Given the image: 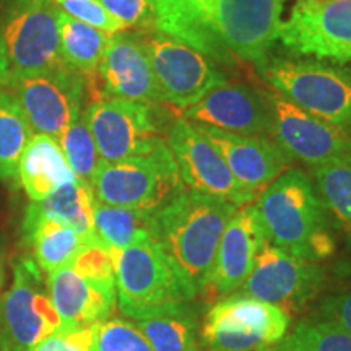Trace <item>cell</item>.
<instances>
[{
  "mask_svg": "<svg viewBox=\"0 0 351 351\" xmlns=\"http://www.w3.org/2000/svg\"><path fill=\"white\" fill-rule=\"evenodd\" d=\"M56 5L69 16L86 23L99 32L111 34L125 32V26L114 19L98 0H54Z\"/></svg>",
  "mask_w": 351,
  "mask_h": 351,
  "instance_id": "obj_33",
  "label": "cell"
},
{
  "mask_svg": "<svg viewBox=\"0 0 351 351\" xmlns=\"http://www.w3.org/2000/svg\"><path fill=\"white\" fill-rule=\"evenodd\" d=\"M34 134L57 138L83 114L86 77L60 67L33 73H12L8 83Z\"/></svg>",
  "mask_w": 351,
  "mask_h": 351,
  "instance_id": "obj_11",
  "label": "cell"
},
{
  "mask_svg": "<svg viewBox=\"0 0 351 351\" xmlns=\"http://www.w3.org/2000/svg\"><path fill=\"white\" fill-rule=\"evenodd\" d=\"M262 75L271 90L351 135V73L313 60H267Z\"/></svg>",
  "mask_w": 351,
  "mask_h": 351,
  "instance_id": "obj_6",
  "label": "cell"
},
{
  "mask_svg": "<svg viewBox=\"0 0 351 351\" xmlns=\"http://www.w3.org/2000/svg\"><path fill=\"white\" fill-rule=\"evenodd\" d=\"M33 351H96V326L59 328L39 341Z\"/></svg>",
  "mask_w": 351,
  "mask_h": 351,
  "instance_id": "obj_35",
  "label": "cell"
},
{
  "mask_svg": "<svg viewBox=\"0 0 351 351\" xmlns=\"http://www.w3.org/2000/svg\"><path fill=\"white\" fill-rule=\"evenodd\" d=\"M57 142L75 178L90 184L101 156L83 114L57 137Z\"/></svg>",
  "mask_w": 351,
  "mask_h": 351,
  "instance_id": "obj_31",
  "label": "cell"
},
{
  "mask_svg": "<svg viewBox=\"0 0 351 351\" xmlns=\"http://www.w3.org/2000/svg\"><path fill=\"white\" fill-rule=\"evenodd\" d=\"M271 111V138L291 160L311 168L351 163V135L298 108L278 91L265 93Z\"/></svg>",
  "mask_w": 351,
  "mask_h": 351,
  "instance_id": "obj_13",
  "label": "cell"
},
{
  "mask_svg": "<svg viewBox=\"0 0 351 351\" xmlns=\"http://www.w3.org/2000/svg\"><path fill=\"white\" fill-rule=\"evenodd\" d=\"M156 212L114 207V205L101 204L95 199L93 239L116 251L155 243L158 241Z\"/></svg>",
  "mask_w": 351,
  "mask_h": 351,
  "instance_id": "obj_25",
  "label": "cell"
},
{
  "mask_svg": "<svg viewBox=\"0 0 351 351\" xmlns=\"http://www.w3.org/2000/svg\"><path fill=\"white\" fill-rule=\"evenodd\" d=\"M265 351H351V332L324 317L307 319Z\"/></svg>",
  "mask_w": 351,
  "mask_h": 351,
  "instance_id": "obj_29",
  "label": "cell"
},
{
  "mask_svg": "<svg viewBox=\"0 0 351 351\" xmlns=\"http://www.w3.org/2000/svg\"><path fill=\"white\" fill-rule=\"evenodd\" d=\"M59 13L54 0H0V34L12 73L60 67Z\"/></svg>",
  "mask_w": 351,
  "mask_h": 351,
  "instance_id": "obj_8",
  "label": "cell"
},
{
  "mask_svg": "<svg viewBox=\"0 0 351 351\" xmlns=\"http://www.w3.org/2000/svg\"><path fill=\"white\" fill-rule=\"evenodd\" d=\"M111 256L116 271L117 306L127 319L197 296L158 241L121 251L111 249Z\"/></svg>",
  "mask_w": 351,
  "mask_h": 351,
  "instance_id": "obj_5",
  "label": "cell"
},
{
  "mask_svg": "<svg viewBox=\"0 0 351 351\" xmlns=\"http://www.w3.org/2000/svg\"><path fill=\"white\" fill-rule=\"evenodd\" d=\"M269 243L256 205H244L232 215L215 252L204 293L226 298L236 293L251 275L258 252Z\"/></svg>",
  "mask_w": 351,
  "mask_h": 351,
  "instance_id": "obj_17",
  "label": "cell"
},
{
  "mask_svg": "<svg viewBox=\"0 0 351 351\" xmlns=\"http://www.w3.org/2000/svg\"><path fill=\"white\" fill-rule=\"evenodd\" d=\"M324 283L326 271L317 262L300 258L267 243L258 252L251 275L232 295L269 302L288 314L317 296Z\"/></svg>",
  "mask_w": 351,
  "mask_h": 351,
  "instance_id": "obj_15",
  "label": "cell"
},
{
  "mask_svg": "<svg viewBox=\"0 0 351 351\" xmlns=\"http://www.w3.org/2000/svg\"><path fill=\"white\" fill-rule=\"evenodd\" d=\"M90 186L101 204L153 212L184 191L181 174L166 140L147 155L119 161L99 160Z\"/></svg>",
  "mask_w": 351,
  "mask_h": 351,
  "instance_id": "obj_4",
  "label": "cell"
},
{
  "mask_svg": "<svg viewBox=\"0 0 351 351\" xmlns=\"http://www.w3.org/2000/svg\"><path fill=\"white\" fill-rule=\"evenodd\" d=\"M96 351H153L132 320L109 317L96 326Z\"/></svg>",
  "mask_w": 351,
  "mask_h": 351,
  "instance_id": "obj_32",
  "label": "cell"
},
{
  "mask_svg": "<svg viewBox=\"0 0 351 351\" xmlns=\"http://www.w3.org/2000/svg\"><path fill=\"white\" fill-rule=\"evenodd\" d=\"M256 208L270 244L311 262L333 254L327 212L313 181L302 171L287 169L262 189Z\"/></svg>",
  "mask_w": 351,
  "mask_h": 351,
  "instance_id": "obj_3",
  "label": "cell"
},
{
  "mask_svg": "<svg viewBox=\"0 0 351 351\" xmlns=\"http://www.w3.org/2000/svg\"><path fill=\"white\" fill-rule=\"evenodd\" d=\"M83 119L104 161L147 155L165 140L150 103L99 98L88 104Z\"/></svg>",
  "mask_w": 351,
  "mask_h": 351,
  "instance_id": "obj_14",
  "label": "cell"
},
{
  "mask_svg": "<svg viewBox=\"0 0 351 351\" xmlns=\"http://www.w3.org/2000/svg\"><path fill=\"white\" fill-rule=\"evenodd\" d=\"M93 189L85 181H73L57 189L41 202H32L28 212L72 226L88 243L93 241Z\"/></svg>",
  "mask_w": 351,
  "mask_h": 351,
  "instance_id": "obj_26",
  "label": "cell"
},
{
  "mask_svg": "<svg viewBox=\"0 0 351 351\" xmlns=\"http://www.w3.org/2000/svg\"><path fill=\"white\" fill-rule=\"evenodd\" d=\"M192 124L241 135L271 137V111L265 95L245 83H225L182 112Z\"/></svg>",
  "mask_w": 351,
  "mask_h": 351,
  "instance_id": "obj_19",
  "label": "cell"
},
{
  "mask_svg": "<svg viewBox=\"0 0 351 351\" xmlns=\"http://www.w3.org/2000/svg\"><path fill=\"white\" fill-rule=\"evenodd\" d=\"M155 29L178 38L217 65L262 70L278 39L287 0H150Z\"/></svg>",
  "mask_w": 351,
  "mask_h": 351,
  "instance_id": "obj_1",
  "label": "cell"
},
{
  "mask_svg": "<svg viewBox=\"0 0 351 351\" xmlns=\"http://www.w3.org/2000/svg\"><path fill=\"white\" fill-rule=\"evenodd\" d=\"M21 187L32 202H41L57 189L75 179L57 138L33 134L26 143L19 163Z\"/></svg>",
  "mask_w": 351,
  "mask_h": 351,
  "instance_id": "obj_22",
  "label": "cell"
},
{
  "mask_svg": "<svg viewBox=\"0 0 351 351\" xmlns=\"http://www.w3.org/2000/svg\"><path fill=\"white\" fill-rule=\"evenodd\" d=\"M46 285L60 328L98 326L117 306L116 288L86 278L72 265L47 274Z\"/></svg>",
  "mask_w": 351,
  "mask_h": 351,
  "instance_id": "obj_21",
  "label": "cell"
},
{
  "mask_svg": "<svg viewBox=\"0 0 351 351\" xmlns=\"http://www.w3.org/2000/svg\"><path fill=\"white\" fill-rule=\"evenodd\" d=\"M238 208L184 189L156 212L158 244L195 295L204 293L219 239Z\"/></svg>",
  "mask_w": 351,
  "mask_h": 351,
  "instance_id": "obj_2",
  "label": "cell"
},
{
  "mask_svg": "<svg viewBox=\"0 0 351 351\" xmlns=\"http://www.w3.org/2000/svg\"><path fill=\"white\" fill-rule=\"evenodd\" d=\"M313 173L324 208L351 241V163L322 166Z\"/></svg>",
  "mask_w": 351,
  "mask_h": 351,
  "instance_id": "obj_30",
  "label": "cell"
},
{
  "mask_svg": "<svg viewBox=\"0 0 351 351\" xmlns=\"http://www.w3.org/2000/svg\"><path fill=\"white\" fill-rule=\"evenodd\" d=\"M168 142L184 186L199 194L230 202L236 207L251 204L256 192L232 176L217 148L192 122L181 117L171 124Z\"/></svg>",
  "mask_w": 351,
  "mask_h": 351,
  "instance_id": "obj_16",
  "label": "cell"
},
{
  "mask_svg": "<svg viewBox=\"0 0 351 351\" xmlns=\"http://www.w3.org/2000/svg\"><path fill=\"white\" fill-rule=\"evenodd\" d=\"M34 134L20 101L0 88V179L19 178V163L26 143Z\"/></svg>",
  "mask_w": 351,
  "mask_h": 351,
  "instance_id": "obj_28",
  "label": "cell"
},
{
  "mask_svg": "<svg viewBox=\"0 0 351 351\" xmlns=\"http://www.w3.org/2000/svg\"><path fill=\"white\" fill-rule=\"evenodd\" d=\"M153 351H197L199 320L189 301L174 302L132 319Z\"/></svg>",
  "mask_w": 351,
  "mask_h": 351,
  "instance_id": "obj_24",
  "label": "cell"
},
{
  "mask_svg": "<svg viewBox=\"0 0 351 351\" xmlns=\"http://www.w3.org/2000/svg\"><path fill=\"white\" fill-rule=\"evenodd\" d=\"M114 19H117L125 29L152 32L155 29V13L150 0H98Z\"/></svg>",
  "mask_w": 351,
  "mask_h": 351,
  "instance_id": "obj_34",
  "label": "cell"
},
{
  "mask_svg": "<svg viewBox=\"0 0 351 351\" xmlns=\"http://www.w3.org/2000/svg\"><path fill=\"white\" fill-rule=\"evenodd\" d=\"M41 271L32 256L20 258L10 288L0 300V339L10 351H33L39 341L60 328Z\"/></svg>",
  "mask_w": 351,
  "mask_h": 351,
  "instance_id": "obj_10",
  "label": "cell"
},
{
  "mask_svg": "<svg viewBox=\"0 0 351 351\" xmlns=\"http://www.w3.org/2000/svg\"><path fill=\"white\" fill-rule=\"evenodd\" d=\"M320 317L332 320L351 332V287L327 296L320 306Z\"/></svg>",
  "mask_w": 351,
  "mask_h": 351,
  "instance_id": "obj_36",
  "label": "cell"
},
{
  "mask_svg": "<svg viewBox=\"0 0 351 351\" xmlns=\"http://www.w3.org/2000/svg\"><path fill=\"white\" fill-rule=\"evenodd\" d=\"M194 125L217 148L232 176L256 194L274 182L291 163V158L267 137L231 134L200 124Z\"/></svg>",
  "mask_w": 351,
  "mask_h": 351,
  "instance_id": "obj_20",
  "label": "cell"
},
{
  "mask_svg": "<svg viewBox=\"0 0 351 351\" xmlns=\"http://www.w3.org/2000/svg\"><path fill=\"white\" fill-rule=\"evenodd\" d=\"M0 351H10V348H8L7 343L2 339H0Z\"/></svg>",
  "mask_w": 351,
  "mask_h": 351,
  "instance_id": "obj_38",
  "label": "cell"
},
{
  "mask_svg": "<svg viewBox=\"0 0 351 351\" xmlns=\"http://www.w3.org/2000/svg\"><path fill=\"white\" fill-rule=\"evenodd\" d=\"M108 41L109 34L82 23L60 10L59 54L65 67L75 70L83 77L95 75Z\"/></svg>",
  "mask_w": 351,
  "mask_h": 351,
  "instance_id": "obj_27",
  "label": "cell"
},
{
  "mask_svg": "<svg viewBox=\"0 0 351 351\" xmlns=\"http://www.w3.org/2000/svg\"><path fill=\"white\" fill-rule=\"evenodd\" d=\"M278 39L293 56L351 64V0H295Z\"/></svg>",
  "mask_w": 351,
  "mask_h": 351,
  "instance_id": "obj_12",
  "label": "cell"
},
{
  "mask_svg": "<svg viewBox=\"0 0 351 351\" xmlns=\"http://www.w3.org/2000/svg\"><path fill=\"white\" fill-rule=\"evenodd\" d=\"M12 80V67L8 60L5 44H3L2 34H0V86H8Z\"/></svg>",
  "mask_w": 351,
  "mask_h": 351,
  "instance_id": "obj_37",
  "label": "cell"
},
{
  "mask_svg": "<svg viewBox=\"0 0 351 351\" xmlns=\"http://www.w3.org/2000/svg\"><path fill=\"white\" fill-rule=\"evenodd\" d=\"M289 315L269 302L230 295L210 307L202 324L207 351H265L288 333Z\"/></svg>",
  "mask_w": 351,
  "mask_h": 351,
  "instance_id": "obj_7",
  "label": "cell"
},
{
  "mask_svg": "<svg viewBox=\"0 0 351 351\" xmlns=\"http://www.w3.org/2000/svg\"><path fill=\"white\" fill-rule=\"evenodd\" d=\"M142 36L165 103L181 112L213 88L230 82L219 65L178 38L158 29L145 32Z\"/></svg>",
  "mask_w": 351,
  "mask_h": 351,
  "instance_id": "obj_9",
  "label": "cell"
},
{
  "mask_svg": "<svg viewBox=\"0 0 351 351\" xmlns=\"http://www.w3.org/2000/svg\"><path fill=\"white\" fill-rule=\"evenodd\" d=\"M96 75L101 82V98L165 103L140 32L111 34Z\"/></svg>",
  "mask_w": 351,
  "mask_h": 351,
  "instance_id": "obj_18",
  "label": "cell"
},
{
  "mask_svg": "<svg viewBox=\"0 0 351 351\" xmlns=\"http://www.w3.org/2000/svg\"><path fill=\"white\" fill-rule=\"evenodd\" d=\"M23 238L32 249L33 261L46 274L72 265L88 244L72 226L38 217L28 210L23 219Z\"/></svg>",
  "mask_w": 351,
  "mask_h": 351,
  "instance_id": "obj_23",
  "label": "cell"
}]
</instances>
